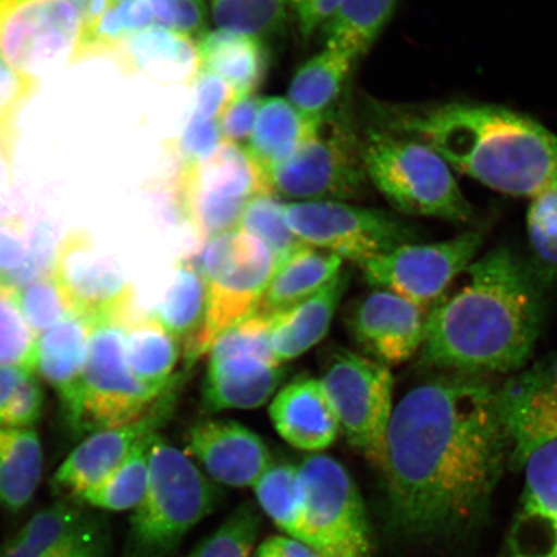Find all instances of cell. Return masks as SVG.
<instances>
[{"label":"cell","instance_id":"obj_1","mask_svg":"<svg viewBox=\"0 0 557 557\" xmlns=\"http://www.w3.org/2000/svg\"><path fill=\"white\" fill-rule=\"evenodd\" d=\"M511 451L498 386L430 374L396 404L375 466L389 525L417 542L468 537L484 524Z\"/></svg>","mask_w":557,"mask_h":557},{"label":"cell","instance_id":"obj_2","mask_svg":"<svg viewBox=\"0 0 557 557\" xmlns=\"http://www.w3.org/2000/svg\"><path fill=\"white\" fill-rule=\"evenodd\" d=\"M463 275L462 287L428 312L418 361L431 371L483 377L518 372L537 343L546 290L507 246L473 261Z\"/></svg>","mask_w":557,"mask_h":557},{"label":"cell","instance_id":"obj_3","mask_svg":"<svg viewBox=\"0 0 557 557\" xmlns=\"http://www.w3.org/2000/svg\"><path fill=\"white\" fill-rule=\"evenodd\" d=\"M373 127L428 145L491 189L537 197L557 189V136L517 111L468 101H371Z\"/></svg>","mask_w":557,"mask_h":557},{"label":"cell","instance_id":"obj_4","mask_svg":"<svg viewBox=\"0 0 557 557\" xmlns=\"http://www.w3.org/2000/svg\"><path fill=\"white\" fill-rule=\"evenodd\" d=\"M219 497V487L189 456L152 435L148 487L132 513L122 557H170Z\"/></svg>","mask_w":557,"mask_h":557},{"label":"cell","instance_id":"obj_5","mask_svg":"<svg viewBox=\"0 0 557 557\" xmlns=\"http://www.w3.org/2000/svg\"><path fill=\"white\" fill-rule=\"evenodd\" d=\"M361 143L368 178L396 212L456 224L473 220L448 163L428 145L373 125Z\"/></svg>","mask_w":557,"mask_h":557},{"label":"cell","instance_id":"obj_6","mask_svg":"<svg viewBox=\"0 0 557 557\" xmlns=\"http://www.w3.org/2000/svg\"><path fill=\"white\" fill-rule=\"evenodd\" d=\"M207 287V311L203 329L184 354L191 366L218 339L242 320L259 309L276 261L264 244L235 228L213 236L197 256Z\"/></svg>","mask_w":557,"mask_h":557},{"label":"cell","instance_id":"obj_7","mask_svg":"<svg viewBox=\"0 0 557 557\" xmlns=\"http://www.w3.org/2000/svg\"><path fill=\"white\" fill-rule=\"evenodd\" d=\"M275 197L294 201H350L363 199L368 178L363 143L341 110L320 116L312 134L269 171Z\"/></svg>","mask_w":557,"mask_h":557},{"label":"cell","instance_id":"obj_8","mask_svg":"<svg viewBox=\"0 0 557 557\" xmlns=\"http://www.w3.org/2000/svg\"><path fill=\"white\" fill-rule=\"evenodd\" d=\"M264 194H273L268 174L246 146L227 141L203 162L181 169L172 193L177 218L199 248L238 227L248 201Z\"/></svg>","mask_w":557,"mask_h":557},{"label":"cell","instance_id":"obj_9","mask_svg":"<svg viewBox=\"0 0 557 557\" xmlns=\"http://www.w3.org/2000/svg\"><path fill=\"white\" fill-rule=\"evenodd\" d=\"M164 392H154L136 379L125 358L123 326L103 323L90 336L78 386L61 404L70 430L92 435L141 420Z\"/></svg>","mask_w":557,"mask_h":557},{"label":"cell","instance_id":"obj_10","mask_svg":"<svg viewBox=\"0 0 557 557\" xmlns=\"http://www.w3.org/2000/svg\"><path fill=\"white\" fill-rule=\"evenodd\" d=\"M306 543L323 557H372L363 497L336 458L313 453L298 466Z\"/></svg>","mask_w":557,"mask_h":557},{"label":"cell","instance_id":"obj_11","mask_svg":"<svg viewBox=\"0 0 557 557\" xmlns=\"http://www.w3.org/2000/svg\"><path fill=\"white\" fill-rule=\"evenodd\" d=\"M284 218L308 246L363 267L406 244L420 243L417 226L400 215L347 201H290Z\"/></svg>","mask_w":557,"mask_h":557},{"label":"cell","instance_id":"obj_12","mask_svg":"<svg viewBox=\"0 0 557 557\" xmlns=\"http://www.w3.org/2000/svg\"><path fill=\"white\" fill-rule=\"evenodd\" d=\"M348 444L374 468L394 412V375L389 367L364 354L333 348L322 379Z\"/></svg>","mask_w":557,"mask_h":557},{"label":"cell","instance_id":"obj_13","mask_svg":"<svg viewBox=\"0 0 557 557\" xmlns=\"http://www.w3.org/2000/svg\"><path fill=\"white\" fill-rule=\"evenodd\" d=\"M484 234L472 230L443 242L406 244L360 267L366 282L429 312L476 260Z\"/></svg>","mask_w":557,"mask_h":557},{"label":"cell","instance_id":"obj_14","mask_svg":"<svg viewBox=\"0 0 557 557\" xmlns=\"http://www.w3.org/2000/svg\"><path fill=\"white\" fill-rule=\"evenodd\" d=\"M81 33L67 0H0V58L34 79L78 60Z\"/></svg>","mask_w":557,"mask_h":557},{"label":"cell","instance_id":"obj_15","mask_svg":"<svg viewBox=\"0 0 557 557\" xmlns=\"http://www.w3.org/2000/svg\"><path fill=\"white\" fill-rule=\"evenodd\" d=\"M53 257L51 274L75 317L123 325L135 311L134 288L87 233L66 235Z\"/></svg>","mask_w":557,"mask_h":557},{"label":"cell","instance_id":"obj_16","mask_svg":"<svg viewBox=\"0 0 557 557\" xmlns=\"http://www.w3.org/2000/svg\"><path fill=\"white\" fill-rule=\"evenodd\" d=\"M500 413L510 435V468L557 438V351L498 386Z\"/></svg>","mask_w":557,"mask_h":557},{"label":"cell","instance_id":"obj_17","mask_svg":"<svg viewBox=\"0 0 557 557\" xmlns=\"http://www.w3.org/2000/svg\"><path fill=\"white\" fill-rule=\"evenodd\" d=\"M181 379H176L160 396L154 408L141 420L127 426L89 435L55 471L51 485L64 499L76 500L83 493L102 482L120 466L138 442L152 434L169 420Z\"/></svg>","mask_w":557,"mask_h":557},{"label":"cell","instance_id":"obj_18","mask_svg":"<svg viewBox=\"0 0 557 557\" xmlns=\"http://www.w3.org/2000/svg\"><path fill=\"white\" fill-rule=\"evenodd\" d=\"M110 552L107 520L70 499L35 513L0 546L7 557H109Z\"/></svg>","mask_w":557,"mask_h":557},{"label":"cell","instance_id":"obj_19","mask_svg":"<svg viewBox=\"0 0 557 557\" xmlns=\"http://www.w3.org/2000/svg\"><path fill=\"white\" fill-rule=\"evenodd\" d=\"M522 469L524 487L499 557H557V438Z\"/></svg>","mask_w":557,"mask_h":557},{"label":"cell","instance_id":"obj_20","mask_svg":"<svg viewBox=\"0 0 557 557\" xmlns=\"http://www.w3.org/2000/svg\"><path fill=\"white\" fill-rule=\"evenodd\" d=\"M426 315L406 298L377 289L354 305L347 329L367 357L389 367L420 352Z\"/></svg>","mask_w":557,"mask_h":557},{"label":"cell","instance_id":"obj_21","mask_svg":"<svg viewBox=\"0 0 557 557\" xmlns=\"http://www.w3.org/2000/svg\"><path fill=\"white\" fill-rule=\"evenodd\" d=\"M187 449L209 479L233 487H253L274 463L255 431L230 420L195 423L187 433Z\"/></svg>","mask_w":557,"mask_h":557},{"label":"cell","instance_id":"obj_22","mask_svg":"<svg viewBox=\"0 0 557 557\" xmlns=\"http://www.w3.org/2000/svg\"><path fill=\"white\" fill-rule=\"evenodd\" d=\"M269 413L276 433L292 447L320 453L337 441L339 422L322 381L298 377L278 388Z\"/></svg>","mask_w":557,"mask_h":557},{"label":"cell","instance_id":"obj_23","mask_svg":"<svg viewBox=\"0 0 557 557\" xmlns=\"http://www.w3.org/2000/svg\"><path fill=\"white\" fill-rule=\"evenodd\" d=\"M113 53L128 73L164 86H191L201 69L198 41L162 25L131 35Z\"/></svg>","mask_w":557,"mask_h":557},{"label":"cell","instance_id":"obj_24","mask_svg":"<svg viewBox=\"0 0 557 557\" xmlns=\"http://www.w3.org/2000/svg\"><path fill=\"white\" fill-rule=\"evenodd\" d=\"M285 377L282 366L250 357H209L203 383L208 412L255 409L274 398Z\"/></svg>","mask_w":557,"mask_h":557},{"label":"cell","instance_id":"obj_25","mask_svg":"<svg viewBox=\"0 0 557 557\" xmlns=\"http://www.w3.org/2000/svg\"><path fill=\"white\" fill-rule=\"evenodd\" d=\"M350 276L343 271L315 295L271 315V347L278 364L301 357L326 336Z\"/></svg>","mask_w":557,"mask_h":557},{"label":"cell","instance_id":"obj_26","mask_svg":"<svg viewBox=\"0 0 557 557\" xmlns=\"http://www.w3.org/2000/svg\"><path fill=\"white\" fill-rule=\"evenodd\" d=\"M124 350L136 379L146 387L162 393L176 375L180 343L156 313L132 312L123 323Z\"/></svg>","mask_w":557,"mask_h":557},{"label":"cell","instance_id":"obj_27","mask_svg":"<svg viewBox=\"0 0 557 557\" xmlns=\"http://www.w3.org/2000/svg\"><path fill=\"white\" fill-rule=\"evenodd\" d=\"M198 47L201 69L228 83L238 99L256 94L267 78L269 58L261 40L219 29L207 32Z\"/></svg>","mask_w":557,"mask_h":557},{"label":"cell","instance_id":"obj_28","mask_svg":"<svg viewBox=\"0 0 557 557\" xmlns=\"http://www.w3.org/2000/svg\"><path fill=\"white\" fill-rule=\"evenodd\" d=\"M343 264L339 256L306 244L276 269L256 312L274 315L294 308L343 273Z\"/></svg>","mask_w":557,"mask_h":557},{"label":"cell","instance_id":"obj_29","mask_svg":"<svg viewBox=\"0 0 557 557\" xmlns=\"http://www.w3.org/2000/svg\"><path fill=\"white\" fill-rule=\"evenodd\" d=\"M94 330L89 320L73 315L39 337L37 369L58 392L61 403L78 386Z\"/></svg>","mask_w":557,"mask_h":557},{"label":"cell","instance_id":"obj_30","mask_svg":"<svg viewBox=\"0 0 557 557\" xmlns=\"http://www.w3.org/2000/svg\"><path fill=\"white\" fill-rule=\"evenodd\" d=\"M44 470V450L32 428L0 426V505L18 512L30 503Z\"/></svg>","mask_w":557,"mask_h":557},{"label":"cell","instance_id":"obj_31","mask_svg":"<svg viewBox=\"0 0 557 557\" xmlns=\"http://www.w3.org/2000/svg\"><path fill=\"white\" fill-rule=\"evenodd\" d=\"M318 120H310L299 113L288 99L263 97L246 148L256 163L269 174L271 166L312 134Z\"/></svg>","mask_w":557,"mask_h":557},{"label":"cell","instance_id":"obj_32","mask_svg":"<svg viewBox=\"0 0 557 557\" xmlns=\"http://www.w3.org/2000/svg\"><path fill=\"white\" fill-rule=\"evenodd\" d=\"M350 55L326 48L298 69L292 79L288 100L306 117L317 120L338 103L351 74Z\"/></svg>","mask_w":557,"mask_h":557},{"label":"cell","instance_id":"obj_33","mask_svg":"<svg viewBox=\"0 0 557 557\" xmlns=\"http://www.w3.org/2000/svg\"><path fill=\"white\" fill-rule=\"evenodd\" d=\"M206 311V281L197 260L189 257L178 261L173 281L156 315L183 345L184 354L203 329Z\"/></svg>","mask_w":557,"mask_h":557},{"label":"cell","instance_id":"obj_34","mask_svg":"<svg viewBox=\"0 0 557 557\" xmlns=\"http://www.w3.org/2000/svg\"><path fill=\"white\" fill-rule=\"evenodd\" d=\"M400 0H343L323 26L325 47L355 61L366 54L392 18Z\"/></svg>","mask_w":557,"mask_h":557},{"label":"cell","instance_id":"obj_35","mask_svg":"<svg viewBox=\"0 0 557 557\" xmlns=\"http://www.w3.org/2000/svg\"><path fill=\"white\" fill-rule=\"evenodd\" d=\"M152 435L138 442L113 472L99 484L89 487L75 503L103 511L135 510L148 487L149 445Z\"/></svg>","mask_w":557,"mask_h":557},{"label":"cell","instance_id":"obj_36","mask_svg":"<svg viewBox=\"0 0 557 557\" xmlns=\"http://www.w3.org/2000/svg\"><path fill=\"white\" fill-rule=\"evenodd\" d=\"M253 490L261 510L274 524L288 537L306 543L298 468L289 463H273Z\"/></svg>","mask_w":557,"mask_h":557},{"label":"cell","instance_id":"obj_37","mask_svg":"<svg viewBox=\"0 0 557 557\" xmlns=\"http://www.w3.org/2000/svg\"><path fill=\"white\" fill-rule=\"evenodd\" d=\"M152 26L148 0H110L100 16L82 25L78 59L114 52L123 40Z\"/></svg>","mask_w":557,"mask_h":557},{"label":"cell","instance_id":"obj_38","mask_svg":"<svg viewBox=\"0 0 557 557\" xmlns=\"http://www.w3.org/2000/svg\"><path fill=\"white\" fill-rule=\"evenodd\" d=\"M289 4L290 0H213L212 18L221 30L267 44L285 30Z\"/></svg>","mask_w":557,"mask_h":557},{"label":"cell","instance_id":"obj_39","mask_svg":"<svg viewBox=\"0 0 557 557\" xmlns=\"http://www.w3.org/2000/svg\"><path fill=\"white\" fill-rule=\"evenodd\" d=\"M236 228L260 239L274 256L277 268L306 246L292 232L284 218V203L273 194L250 199Z\"/></svg>","mask_w":557,"mask_h":557},{"label":"cell","instance_id":"obj_40","mask_svg":"<svg viewBox=\"0 0 557 557\" xmlns=\"http://www.w3.org/2000/svg\"><path fill=\"white\" fill-rule=\"evenodd\" d=\"M533 275L545 290L557 283V189L534 197L527 215Z\"/></svg>","mask_w":557,"mask_h":557},{"label":"cell","instance_id":"obj_41","mask_svg":"<svg viewBox=\"0 0 557 557\" xmlns=\"http://www.w3.org/2000/svg\"><path fill=\"white\" fill-rule=\"evenodd\" d=\"M38 343L21 309L18 288L0 283V367L37 371Z\"/></svg>","mask_w":557,"mask_h":557},{"label":"cell","instance_id":"obj_42","mask_svg":"<svg viewBox=\"0 0 557 557\" xmlns=\"http://www.w3.org/2000/svg\"><path fill=\"white\" fill-rule=\"evenodd\" d=\"M261 522L259 507L243 504L187 557H252Z\"/></svg>","mask_w":557,"mask_h":557},{"label":"cell","instance_id":"obj_43","mask_svg":"<svg viewBox=\"0 0 557 557\" xmlns=\"http://www.w3.org/2000/svg\"><path fill=\"white\" fill-rule=\"evenodd\" d=\"M18 295L21 309L38 337L74 315L51 271L25 284L18 289Z\"/></svg>","mask_w":557,"mask_h":557},{"label":"cell","instance_id":"obj_44","mask_svg":"<svg viewBox=\"0 0 557 557\" xmlns=\"http://www.w3.org/2000/svg\"><path fill=\"white\" fill-rule=\"evenodd\" d=\"M152 13L162 26L195 41L207 33L205 0H148Z\"/></svg>","mask_w":557,"mask_h":557},{"label":"cell","instance_id":"obj_45","mask_svg":"<svg viewBox=\"0 0 557 557\" xmlns=\"http://www.w3.org/2000/svg\"><path fill=\"white\" fill-rule=\"evenodd\" d=\"M220 121L201 120L190 115L183 135L176 141L181 169L203 162L224 143Z\"/></svg>","mask_w":557,"mask_h":557},{"label":"cell","instance_id":"obj_46","mask_svg":"<svg viewBox=\"0 0 557 557\" xmlns=\"http://www.w3.org/2000/svg\"><path fill=\"white\" fill-rule=\"evenodd\" d=\"M32 256L23 221L17 218L0 220V283L16 287L17 277Z\"/></svg>","mask_w":557,"mask_h":557},{"label":"cell","instance_id":"obj_47","mask_svg":"<svg viewBox=\"0 0 557 557\" xmlns=\"http://www.w3.org/2000/svg\"><path fill=\"white\" fill-rule=\"evenodd\" d=\"M194 86L195 101L191 115L201 120L221 121L230 104L238 99L228 83L203 69H200Z\"/></svg>","mask_w":557,"mask_h":557},{"label":"cell","instance_id":"obj_48","mask_svg":"<svg viewBox=\"0 0 557 557\" xmlns=\"http://www.w3.org/2000/svg\"><path fill=\"white\" fill-rule=\"evenodd\" d=\"M262 97L249 95L236 99L221 117V129L227 143L243 144L249 141L255 128L257 114L261 107Z\"/></svg>","mask_w":557,"mask_h":557},{"label":"cell","instance_id":"obj_49","mask_svg":"<svg viewBox=\"0 0 557 557\" xmlns=\"http://www.w3.org/2000/svg\"><path fill=\"white\" fill-rule=\"evenodd\" d=\"M37 79L18 72L0 58V120L15 116L21 104L34 94Z\"/></svg>","mask_w":557,"mask_h":557},{"label":"cell","instance_id":"obj_50","mask_svg":"<svg viewBox=\"0 0 557 557\" xmlns=\"http://www.w3.org/2000/svg\"><path fill=\"white\" fill-rule=\"evenodd\" d=\"M341 3L343 0H290L299 32L305 38L311 37L320 26H324Z\"/></svg>","mask_w":557,"mask_h":557},{"label":"cell","instance_id":"obj_51","mask_svg":"<svg viewBox=\"0 0 557 557\" xmlns=\"http://www.w3.org/2000/svg\"><path fill=\"white\" fill-rule=\"evenodd\" d=\"M253 557H323L306 543L283 535H273L256 547Z\"/></svg>","mask_w":557,"mask_h":557},{"label":"cell","instance_id":"obj_52","mask_svg":"<svg viewBox=\"0 0 557 557\" xmlns=\"http://www.w3.org/2000/svg\"><path fill=\"white\" fill-rule=\"evenodd\" d=\"M29 373L34 372L21 367H0V424H2L3 416L10 406L12 396L15 395L21 382Z\"/></svg>","mask_w":557,"mask_h":557},{"label":"cell","instance_id":"obj_53","mask_svg":"<svg viewBox=\"0 0 557 557\" xmlns=\"http://www.w3.org/2000/svg\"><path fill=\"white\" fill-rule=\"evenodd\" d=\"M13 138L12 121L0 120V189L9 186L12 177Z\"/></svg>","mask_w":557,"mask_h":557},{"label":"cell","instance_id":"obj_54","mask_svg":"<svg viewBox=\"0 0 557 557\" xmlns=\"http://www.w3.org/2000/svg\"><path fill=\"white\" fill-rule=\"evenodd\" d=\"M12 2H26V0H12Z\"/></svg>","mask_w":557,"mask_h":557},{"label":"cell","instance_id":"obj_55","mask_svg":"<svg viewBox=\"0 0 557 557\" xmlns=\"http://www.w3.org/2000/svg\"><path fill=\"white\" fill-rule=\"evenodd\" d=\"M2 219H3V218H2V214H0V220H2Z\"/></svg>","mask_w":557,"mask_h":557}]
</instances>
